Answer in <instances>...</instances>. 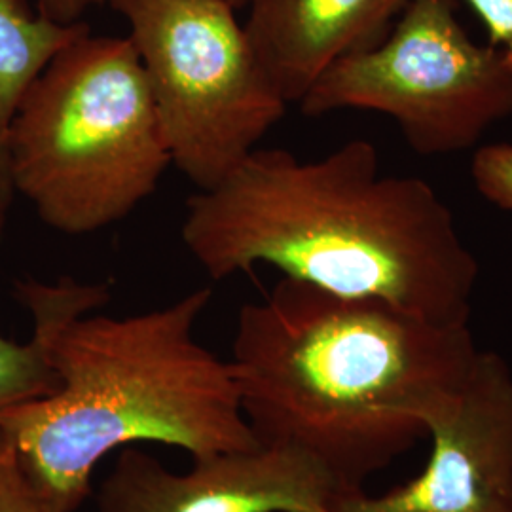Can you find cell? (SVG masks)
<instances>
[{"instance_id": "1", "label": "cell", "mask_w": 512, "mask_h": 512, "mask_svg": "<svg viewBox=\"0 0 512 512\" xmlns=\"http://www.w3.org/2000/svg\"><path fill=\"white\" fill-rule=\"evenodd\" d=\"M181 238L213 281L266 264L429 323L471 321L480 268L452 209L423 179L382 173L365 139L317 160L255 148L188 198Z\"/></svg>"}, {"instance_id": "2", "label": "cell", "mask_w": 512, "mask_h": 512, "mask_svg": "<svg viewBox=\"0 0 512 512\" xmlns=\"http://www.w3.org/2000/svg\"><path fill=\"white\" fill-rule=\"evenodd\" d=\"M14 289L59 387L0 410V433L59 511H78L99 461L135 442L175 446L192 459L262 446L232 366L196 338L211 287L126 317L92 315L109 304V283L25 279Z\"/></svg>"}, {"instance_id": "3", "label": "cell", "mask_w": 512, "mask_h": 512, "mask_svg": "<svg viewBox=\"0 0 512 512\" xmlns=\"http://www.w3.org/2000/svg\"><path fill=\"white\" fill-rule=\"evenodd\" d=\"M478 349L469 325L283 277L239 310L228 363L260 444L310 456L344 497L425 437L427 412Z\"/></svg>"}, {"instance_id": "4", "label": "cell", "mask_w": 512, "mask_h": 512, "mask_svg": "<svg viewBox=\"0 0 512 512\" xmlns=\"http://www.w3.org/2000/svg\"><path fill=\"white\" fill-rule=\"evenodd\" d=\"M171 165L129 37L74 38L21 97L6 139L12 194L65 236L131 215Z\"/></svg>"}, {"instance_id": "5", "label": "cell", "mask_w": 512, "mask_h": 512, "mask_svg": "<svg viewBox=\"0 0 512 512\" xmlns=\"http://www.w3.org/2000/svg\"><path fill=\"white\" fill-rule=\"evenodd\" d=\"M128 21L175 165L196 190L222 183L285 116L245 23L224 0H107Z\"/></svg>"}, {"instance_id": "6", "label": "cell", "mask_w": 512, "mask_h": 512, "mask_svg": "<svg viewBox=\"0 0 512 512\" xmlns=\"http://www.w3.org/2000/svg\"><path fill=\"white\" fill-rule=\"evenodd\" d=\"M298 105L306 116L384 114L423 156L465 152L512 116V57L469 37L458 0H410L384 37L334 61Z\"/></svg>"}, {"instance_id": "7", "label": "cell", "mask_w": 512, "mask_h": 512, "mask_svg": "<svg viewBox=\"0 0 512 512\" xmlns=\"http://www.w3.org/2000/svg\"><path fill=\"white\" fill-rule=\"evenodd\" d=\"M420 475L384 494L338 497L332 512H512V368L497 351L473 363L425 416Z\"/></svg>"}, {"instance_id": "8", "label": "cell", "mask_w": 512, "mask_h": 512, "mask_svg": "<svg viewBox=\"0 0 512 512\" xmlns=\"http://www.w3.org/2000/svg\"><path fill=\"white\" fill-rule=\"evenodd\" d=\"M340 492L310 456L258 446L194 459L188 473L126 446L95 494L97 512H332Z\"/></svg>"}, {"instance_id": "9", "label": "cell", "mask_w": 512, "mask_h": 512, "mask_svg": "<svg viewBox=\"0 0 512 512\" xmlns=\"http://www.w3.org/2000/svg\"><path fill=\"white\" fill-rule=\"evenodd\" d=\"M410 0H251L247 35L293 105L340 57L384 37Z\"/></svg>"}, {"instance_id": "10", "label": "cell", "mask_w": 512, "mask_h": 512, "mask_svg": "<svg viewBox=\"0 0 512 512\" xmlns=\"http://www.w3.org/2000/svg\"><path fill=\"white\" fill-rule=\"evenodd\" d=\"M86 21L61 25L33 10L29 0H0V194L12 202L6 175V139L19 101L38 74L74 38Z\"/></svg>"}, {"instance_id": "11", "label": "cell", "mask_w": 512, "mask_h": 512, "mask_svg": "<svg viewBox=\"0 0 512 512\" xmlns=\"http://www.w3.org/2000/svg\"><path fill=\"white\" fill-rule=\"evenodd\" d=\"M57 387L59 376L37 334L25 344L0 334V410L52 395Z\"/></svg>"}, {"instance_id": "12", "label": "cell", "mask_w": 512, "mask_h": 512, "mask_svg": "<svg viewBox=\"0 0 512 512\" xmlns=\"http://www.w3.org/2000/svg\"><path fill=\"white\" fill-rule=\"evenodd\" d=\"M471 175L476 192L486 202L512 213V143L476 148Z\"/></svg>"}, {"instance_id": "13", "label": "cell", "mask_w": 512, "mask_h": 512, "mask_svg": "<svg viewBox=\"0 0 512 512\" xmlns=\"http://www.w3.org/2000/svg\"><path fill=\"white\" fill-rule=\"evenodd\" d=\"M0 512H61L27 476L16 448L0 433Z\"/></svg>"}, {"instance_id": "14", "label": "cell", "mask_w": 512, "mask_h": 512, "mask_svg": "<svg viewBox=\"0 0 512 512\" xmlns=\"http://www.w3.org/2000/svg\"><path fill=\"white\" fill-rule=\"evenodd\" d=\"M461 2H465L486 27L488 44L512 57V0H461Z\"/></svg>"}, {"instance_id": "15", "label": "cell", "mask_w": 512, "mask_h": 512, "mask_svg": "<svg viewBox=\"0 0 512 512\" xmlns=\"http://www.w3.org/2000/svg\"><path fill=\"white\" fill-rule=\"evenodd\" d=\"M93 6H99V0H38V12L61 25L84 21Z\"/></svg>"}, {"instance_id": "16", "label": "cell", "mask_w": 512, "mask_h": 512, "mask_svg": "<svg viewBox=\"0 0 512 512\" xmlns=\"http://www.w3.org/2000/svg\"><path fill=\"white\" fill-rule=\"evenodd\" d=\"M8 207H10V202L0 194V241L4 238V230H6V222H8Z\"/></svg>"}, {"instance_id": "17", "label": "cell", "mask_w": 512, "mask_h": 512, "mask_svg": "<svg viewBox=\"0 0 512 512\" xmlns=\"http://www.w3.org/2000/svg\"><path fill=\"white\" fill-rule=\"evenodd\" d=\"M226 4H230L232 8H236V10H241V8H247L249 4H251V0H224ZM101 4H107V0H99V6Z\"/></svg>"}]
</instances>
